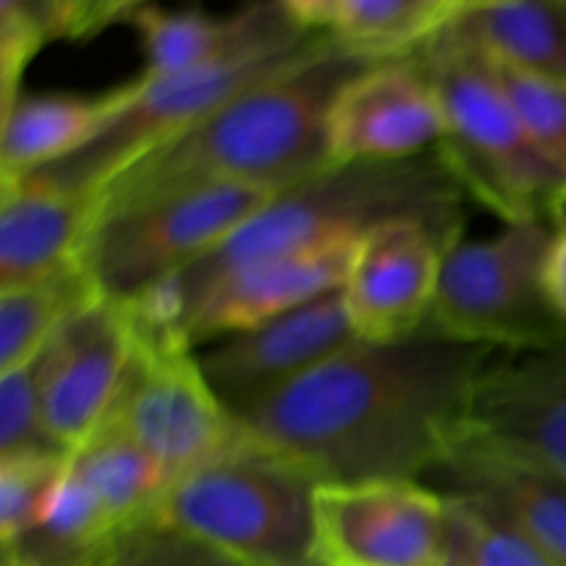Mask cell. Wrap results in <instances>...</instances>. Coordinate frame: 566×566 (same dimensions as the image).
<instances>
[{
	"instance_id": "obj_3",
	"label": "cell",
	"mask_w": 566,
	"mask_h": 566,
	"mask_svg": "<svg viewBox=\"0 0 566 566\" xmlns=\"http://www.w3.org/2000/svg\"><path fill=\"white\" fill-rule=\"evenodd\" d=\"M468 193L437 149L390 164L329 166L271 197L216 252L175 274L182 304L243 265L282 254L352 243L376 227L418 219L451 238H464Z\"/></svg>"
},
{
	"instance_id": "obj_7",
	"label": "cell",
	"mask_w": 566,
	"mask_h": 566,
	"mask_svg": "<svg viewBox=\"0 0 566 566\" xmlns=\"http://www.w3.org/2000/svg\"><path fill=\"white\" fill-rule=\"evenodd\" d=\"M326 36L329 33H307L291 42L263 44L219 64L164 77V81H144L136 75L130 81L125 105L111 116L108 125L86 147L22 180L97 197L127 166L180 138L182 133L197 127L241 92L302 61Z\"/></svg>"
},
{
	"instance_id": "obj_33",
	"label": "cell",
	"mask_w": 566,
	"mask_h": 566,
	"mask_svg": "<svg viewBox=\"0 0 566 566\" xmlns=\"http://www.w3.org/2000/svg\"><path fill=\"white\" fill-rule=\"evenodd\" d=\"M296 25L313 33H335L343 0H276Z\"/></svg>"
},
{
	"instance_id": "obj_11",
	"label": "cell",
	"mask_w": 566,
	"mask_h": 566,
	"mask_svg": "<svg viewBox=\"0 0 566 566\" xmlns=\"http://www.w3.org/2000/svg\"><path fill=\"white\" fill-rule=\"evenodd\" d=\"M133 357V329L122 302L94 298L77 310L33 359L48 434L72 453L114 409Z\"/></svg>"
},
{
	"instance_id": "obj_36",
	"label": "cell",
	"mask_w": 566,
	"mask_h": 566,
	"mask_svg": "<svg viewBox=\"0 0 566 566\" xmlns=\"http://www.w3.org/2000/svg\"><path fill=\"white\" fill-rule=\"evenodd\" d=\"M551 221H553V224H556V227H562V230H566V191L562 193V197L556 199V205H553Z\"/></svg>"
},
{
	"instance_id": "obj_21",
	"label": "cell",
	"mask_w": 566,
	"mask_h": 566,
	"mask_svg": "<svg viewBox=\"0 0 566 566\" xmlns=\"http://www.w3.org/2000/svg\"><path fill=\"white\" fill-rule=\"evenodd\" d=\"M70 468L103 503L119 531L158 520L160 503L175 484L169 470L144 451L114 418H105L70 453Z\"/></svg>"
},
{
	"instance_id": "obj_14",
	"label": "cell",
	"mask_w": 566,
	"mask_h": 566,
	"mask_svg": "<svg viewBox=\"0 0 566 566\" xmlns=\"http://www.w3.org/2000/svg\"><path fill=\"white\" fill-rule=\"evenodd\" d=\"M457 241L418 219L387 221L359 238L343 282L354 335L390 343L423 332L442 263Z\"/></svg>"
},
{
	"instance_id": "obj_26",
	"label": "cell",
	"mask_w": 566,
	"mask_h": 566,
	"mask_svg": "<svg viewBox=\"0 0 566 566\" xmlns=\"http://www.w3.org/2000/svg\"><path fill=\"white\" fill-rule=\"evenodd\" d=\"M446 497L448 566H562L484 503L464 495Z\"/></svg>"
},
{
	"instance_id": "obj_27",
	"label": "cell",
	"mask_w": 566,
	"mask_h": 566,
	"mask_svg": "<svg viewBox=\"0 0 566 566\" xmlns=\"http://www.w3.org/2000/svg\"><path fill=\"white\" fill-rule=\"evenodd\" d=\"M59 39H72L66 0H0V111L22 92L28 64Z\"/></svg>"
},
{
	"instance_id": "obj_12",
	"label": "cell",
	"mask_w": 566,
	"mask_h": 566,
	"mask_svg": "<svg viewBox=\"0 0 566 566\" xmlns=\"http://www.w3.org/2000/svg\"><path fill=\"white\" fill-rule=\"evenodd\" d=\"M343 287L296 310L208 343L199 365L232 415L258 407L354 340Z\"/></svg>"
},
{
	"instance_id": "obj_18",
	"label": "cell",
	"mask_w": 566,
	"mask_h": 566,
	"mask_svg": "<svg viewBox=\"0 0 566 566\" xmlns=\"http://www.w3.org/2000/svg\"><path fill=\"white\" fill-rule=\"evenodd\" d=\"M122 25L138 33L144 53V81L186 75L219 64L263 44L307 36L276 0H252L232 14L213 17L202 9H166L160 3L138 6L122 17Z\"/></svg>"
},
{
	"instance_id": "obj_17",
	"label": "cell",
	"mask_w": 566,
	"mask_h": 566,
	"mask_svg": "<svg viewBox=\"0 0 566 566\" xmlns=\"http://www.w3.org/2000/svg\"><path fill=\"white\" fill-rule=\"evenodd\" d=\"M354 247L357 241L332 243L230 271L188 302V343L202 348L337 291L346 282Z\"/></svg>"
},
{
	"instance_id": "obj_1",
	"label": "cell",
	"mask_w": 566,
	"mask_h": 566,
	"mask_svg": "<svg viewBox=\"0 0 566 566\" xmlns=\"http://www.w3.org/2000/svg\"><path fill=\"white\" fill-rule=\"evenodd\" d=\"M495 354L429 329L390 343L354 337L238 423L318 484L426 481Z\"/></svg>"
},
{
	"instance_id": "obj_25",
	"label": "cell",
	"mask_w": 566,
	"mask_h": 566,
	"mask_svg": "<svg viewBox=\"0 0 566 566\" xmlns=\"http://www.w3.org/2000/svg\"><path fill=\"white\" fill-rule=\"evenodd\" d=\"M464 11V0H343L335 36L370 61L415 55Z\"/></svg>"
},
{
	"instance_id": "obj_31",
	"label": "cell",
	"mask_w": 566,
	"mask_h": 566,
	"mask_svg": "<svg viewBox=\"0 0 566 566\" xmlns=\"http://www.w3.org/2000/svg\"><path fill=\"white\" fill-rule=\"evenodd\" d=\"M497 70L534 142L566 182V86L534 81L503 64Z\"/></svg>"
},
{
	"instance_id": "obj_35",
	"label": "cell",
	"mask_w": 566,
	"mask_h": 566,
	"mask_svg": "<svg viewBox=\"0 0 566 566\" xmlns=\"http://www.w3.org/2000/svg\"><path fill=\"white\" fill-rule=\"evenodd\" d=\"M147 3H160V0H108L103 9V20H99V31H105V28H111V25H119L122 17H125L127 11L138 9V6H147Z\"/></svg>"
},
{
	"instance_id": "obj_2",
	"label": "cell",
	"mask_w": 566,
	"mask_h": 566,
	"mask_svg": "<svg viewBox=\"0 0 566 566\" xmlns=\"http://www.w3.org/2000/svg\"><path fill=\"white\" fill-rule=\"evenodd\" d=\"M379 61L352 53L335 33L287 70L221 105L175 142L153 149L94 197V216L180 188L235 182L287 191L332 166L326 116L337 92Z\"/></svg>"
},
{
	"instance_id": "obj_24",
	"label": "cell",
	"mask_w": 566,
	"mask_h": 566,
	"mask_svg": "<svg viewBox=\"0 0 566 566\" xmlns=\"http://www.w3.org/2000/svg\"><path fill=\"white\" fill-rule=\"evenodd\" d=\"M99 296L81 258L53 274L0 291V374L33 363L55 332Z\"/></svg>"
},
{
	"instance_id": "obj_8",
	"label": "cell",
	"mask_w": 566,
	"mask_h": 566,
	"mask_svg": "<svg viewBox=\"0 0 566 566\" xmlns=\"http://www.w3.org/2000/svg\"><path fill=\"white\" fill-rule=\"evenodd\" d=\"M274 191L235 182L180 188L94 216L81 263L108 298H130L191 269L247 224Z\"/></svg>"
},
{
	"instance_id": "obj_23",
	"label": "cell",
	"mask_w": 566,
	"mask_h": 566,
	"mask_svg": "<svg viewBox=\"0 0 566 566\" xmlns=\"http://www.w3.org/2000/svg\"><path fill=\"white\" fill-rule=\"evenodd\" d=\"M119 534L103 503L66 464L42 517L0 545V566H88Z\"/></svg>"
},
{
	"instance_id": "obj_13",
	"label": "cell",
	"mask_w": 566,
	"mask_h": 566,
	"mask_svg": "<svg viewBox=\"0 0 566 566\" xmlns=\"http://www.w3.org/2000/svg\"><path fill=\"white\" fill-rule=\"evenodd\" d=\"M440 138L442 105L418 53L365 66L326 116L332 166L418 158Z\"/></svg>"
},
{
	"instance_id": "obj_32",
	"label": "cell",
	"mask_w": 566,
	"mask_h": 566,
	"mask_svg": "<svg viewBox=\"0 0 566 566\" xmlns=\"http://www.w3.org/2000/svg\"><path fill=\"white\" fill-rule=\"evenodd\" d=\"M542 282H545L547 302H551V307L556 310L558 318L566 324V230H562V227H556L551 247H547Z\"/></svg>"
},
{
	"instance_id": "obj_38",
	"label": "cell",
	"mask_w": 566,
	"mask_h": 566,
	"mask_svg": "<svg viewBox=\"0 0 566 566\" xmlns=\"http://www.w3.org/2000/svg\"><path fill=\"white\" fill-rule=\"evenodd\" d=\"M105 3H108V0H105ZM103 9H105V6H103ZM99 20H103V14H99Z\"/></svg>"
},
{
	"instance_id": "obj_29",
	"label": "cell",
	"mask_w": 566,
	"mask_h": 566,
	"mask_svg": "<svg viewBox=\"0 0 566 566\" xmlns=\"http://www.w3.org/2000/svg\"><path fill=\"white\" fill-rule=\"evenodd\" d=\"M70 453L0 459V545L31 528L59 490Z\"/></svg>"
},
{
	"instance_id": "obj_6",
	"label": "cell",
	"mask_w": 566,
	"mask_h": 566,
	"mask_svg": "<svg viewBox=\"0 0 566 566\" xmlns=\"http://www.w3.org/2000/svg\"><path fill=\"white\" fill-rule=\"evenodd\" d=\"M551 219L503 224L486 238H459L446 254L426 329L448 340L523 354L566 337L545 296Z\"/></svg>"
},
{
	"instance_id": "obj_37",
	"label": "cell",
	"mask_w": 566,
	"mask_h": 566,
	"mask_svg": "<svg viewBox=\"0 0 566 566\" xmlns=\"http://www.w3.org/2000/svg\"><path fill=\"white\" fill-rule=\"evenodd\" d=\"M475 3H484V0H464V9H468V6H475Z\"/></svg>"
},
{
	"instance_id": "obj_10",
	"label": "cell",
	"mask_w": 566,
	"mask_h": 566,
	"mask_svg": "<svg viewBox=\"0 0 566 566\" xmlns=\"http://www.w3.org/2000/svg\"><path fill=\"white\" fill-rule=\"evenodd\" d=\"M318 566H448V497L426 481L315 490Z\"/></svg>"
},
{
	"instance_id": "obj_15",
	"label": "cell",
	"mask_w": 566,
	"mask_h": 566,
	"mask_svg": "<svg viewBox=\"0 0 566 566\" xmlns=\"http://www.w3.org/2000/svg\"><path fill=\"white\" fill-rule=\"evenodd\" d=\"M464 423L566 475V337L534 352L495 354L475 381Z\"/></svg>"
},
{
	"instance_id": "obj_19",
	"label": "cell",
	"mask_w": 566,
	"mask_h": 566,
	"mask_svg": "<svg viewBox=\"0 0 566 566\" xmlns=\"http://www.w3.org/2000/svg\"><path fill=\"white\" fill-rule=\"evenodd\" d=\"M94 197L33 180L0 182V291L48 276L81 258Z\"/></svg>"
},
{
	"instance_id": "obj_9",
	"label": "cell",
	"mask_w": 566,
	"mask_h": 566,
	"mask_svg": "<svg viewBox=\"0 0 566 566\" xmlns=\"http://www.w3.org/2000/svg\"><path fill=\"white\" fill-rule=\"evenodd\" d=\"M108 418L175 481L241 434V423L213 392L186 337L133 332V357Z\"/></svg>"
},
{
	"instance_id": "obj_4",
	"label": "cell",
	"mask_w": 566,
	"mask_h": 566,
	"mask_svg": "<svg viewBox=\"0 0 566 566\" xmlns=\"http://www.w3.org/2000/svg\"><path fill=\"white\" fill-rule=\"evenodd\" d=\"M418 55L442 105L437 153L468 199L503 224L551 219L566 182L531 136L495 59L457 20Z\"/></svg>"
},
{
	"instance_id": "obj_28",
	"label": "cell",
	"mask_w": 566,
	"mask_h": 566,
	"mask_svg": "<svg viewBox=\"0 0 566 566\" xmlns=\"http://www.w3.org/2000/svg\"><path fill=\"white\" fill-rule=\"evenodd\" d=\"M88 566H243L208 542L164 523L147 520L122 531Z\"/></svg>"
},
{
	"instance_id": "obj_30",
	"label": "cell",
	"mask_w": 566,
	"mask_h": 566,
	"mask_svg": "<svg viewBox=\"0 0 566 566\" xmlns=\"http://www.w3.org/2000/svg\"><path fill=\"white\" fill-rule=\"evenodd\" d=\"M66 453L48 434L33 363L0 374V459Z\"/></svg>"
},
{
	"instance_id": "obj_20",
	"label": "cell",
	"mask_w": 566,
	"mask_h": 566,
	"mask_svg": "<svg viewBox=\"0 0 566 566\" xmlns=\"http://www.w3.org/2000/svg\"><path fill=\"white\" fill-rule=\"evenodd\" d=\"M130 81L105 92H25L0 111V182L22 180L86 147L125 105Z\"/></svg>"
},
{
	"instance_id": "obj_34",
	"label": "cell",
	"mask_w": 566,
	"mask_h": 566,
	"mask_svg": "<svg viewBox=\"0 0 566 566\" xmlns=\"http://www.w3.org/2000/svg\"><path fill=\"white\" fill-rule=\"evenodd\" d=\"M66 6L72 14V39L97 36L105 0H66Z\"/></svg>"
},
{
	"instance_id": "obj_5",
	"label": "cell",
	"mask_w": 566,
	"mask_h": 566,
	"mask_svg": "<svg viewBox=\"0 0 566 566\" xmlns=\"http://www.w3.org/2000/svg\"><path fill=\"white\" fill-rule=\"evenodd\" d=\"M318 486L307 470L241 426L224 451L169 486L158 520L243 566H318Z\"/></svg>"
},
{
	"instance_id": "obj_16",
	"label": "cell",
	"mask_w": 566,
	"mask_h": 566,
	"mask_svg": "<svg viewBox=\"0 0 566 566\" xmlns=\"http://www.w3.org/2000/svg\"><path fill=\"white\" fill-rule=\"evenodd\" d=\"M426 484L484 503L566 566V475L558 470L517 457L462 423Z\"/></svg>"
},
{
	"instance_id": "obj_22",
	"label": "cell",
	"mask_w": 566,
	"mask_h": 566,
	"mask_svg": "<svg viewBox=\"0 0 566 566\" xmlns=\"http://www.w3.org/2000/svg\"><path fill=\"white\" fill-rule=\"evenodd\" d=\"M457 22L497 64L566 86V0H484Z\"/></svg>"
}]
</instances>
